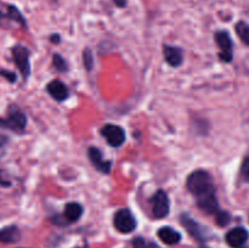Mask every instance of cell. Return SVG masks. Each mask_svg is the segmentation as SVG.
Listing matches in <instances>:
<instances>
[{"instance_id":"10","label":"cell","mask_w":249,"mask_h":248,"mask_svg":"<svg viewBox=\"0 0 249 248\" xmlns=\"http://www.w3.org/2000/svg\"><path fill=\"white\" fill-rule=\"evenodd\" d=\"M88 155H89L90 162L92 163L95 168H96L99 172L104 173V174H108L109 170L112 168V162L111 160H105L102 157L101 151L97 147H90L88 150Z\"/></svg>"},{"instance_id":"28","label":"cell","mask_w":249,"mask_h":248,"mask_svg":"<svg viewBox=\"0 0 249 248\" xmlns=\"http://www.w3.org/2000/svg\"><path fill=\"white\" fill-rule=\"evenodd\" d=\"M202 248H207V247H202Z\"/></svg>"},{"instance_id":"8","label":"cell","mask_w":249,"mask_h":248,"mask_svg":"<svg viewBox=\"0 0 249 248\" xmlns=\"http://www.w3.org/2000/svg\"><path fill=\"white\" fill-rule=\"evenodd\" d=\"M180 221L184 225V228L186 229L187 232L192 236L194 238H196L199 242H203L206 241V230L202 225H199L195 219H192L189 214H182L180 216Z\"/></svg>"},{"instance_id":"15","label":"cell","mask_w":249,"mask_h":248,"mask_svg":"<svg viewBox=\"0 0 249 248\" xmlns=\"http://www.w3.org/2000/svg\"><path fill=\"white\" fill-rule=\"evenodd\" d=\"M83 214V207L77 202H71L67 203L65 207V218L66 220L73 223V221L79 220V218Z\"/></svg>"},{"instance_id":"3","label":"cell","mask_w":249,"mask_h":248,"mask_svg":"<svg viewBox=\"0 0 249 248\" xmlns=\"http://www.w3.org/2000/svg\"><path fill=\"white\" fill-rule=\"evenodd\" d=\"M27 125V118L17 108H11L5 118H0V126L14 131H23Z\"/></svg>"},{"instance_id":"26","label":"cell","mask_w":249,"mask_h":248,"mask_svg":"<svg viewBox=\"0 0 249 248\" xmlns=\"http://www.w3.org/2000/svg\"><path fill=\"white\" fill-rule=\"evenodd\" d=\"M0 186H10V182L9 181H6V180H4L1 177V175H0Z\"/></svg>"},{"instance_id":"2","label":"cell","mask_w":249,"mask_h":248,"mask_svg":"<svg viewBox=\"0 0 249 248\" xmlns=\"http://www.w3.org/2000/svg\"><path fill=\"white\" fill-rule=\"evenodd\" d=\"M113 225L122 233H130L136 228V219L128 208L119 209L113 216Z\"/></svg>"},{"instance_id":"25","label":"cell","mask_w":249,"mask_h":248,"mask_svg":"<svg viewBox=\"0 0 249 248\" xmlns=\"http://www.w3.org/2000/svg\"><path fill=\"white\" fill-rule=\"evenodd\" d=\"M50 40L53 41V43H58V41H60V35H58V34H53V35L50 36Z\"/></svg>"},{"instance_id":"23","label":"cell","mask_w":249,"mask_h":248,"mask_svg":"<svg viewBox=\"0 0 249 248\" xmlns=\"http://www.w3.org/2000/svg\"><path fill=\"white\" fill-rule=\"evenodd\" d=\"M0 75H2L4 78H6L9 82L14 83L15 80H16V75H15V73L12 72H9V71H1L0 70Z\"/></svg>"},{"instance_id":"13","label":"cell","mask_w":249,"mask_h":248,"mask_svg":"<svg viewBox=\"0 0 249 248\" xmlns=\"http://www.w3.org/2000/svg\"><path fill=\"white\" fill-rule=\"evenodd\" d=\"M164 58L172 67H179L182 62V51L181 49L175 48V46L165 45L163 48Z\"/></svg>"},{"instance_id":"14","label":"cell","mask_w":249,"mask_h":248,"mask_svg":"<svg viewBox=\"0 0 249 248\" xmlns=\"http://www.w3.org/2000/svg\"><path fill=\"white\" fill-rule=\"evenodd\" d=\"M19 240V230L17 226L11 225L0 229V242L15 243Z\"/></svg>"},{"instance_id":"27","label":"cell","mask_w":249,"mask_h":248,"mask_svg":"<svg viewBox=\"0 0 249 248\" xmlns=\"http://www.w3.org/2000/svg\"><path fill=\"white\" fill-rule=\"evenodd\" d=\"M5 143V138H2V136H0V147H1L2 145Z\"/></svg>"},{"instance_id":"18","label":"cell","mask_w":249,"mask_h":248,"mask_svg":"<svg viewBox=\"0 0 249 248\" xmlns=\"http://www.w3.org/2000/svg\"><path fill=\"white\" fill-rule=\"evenodd\" d=\"M231 221V215L225 211H219L218 213L215 214V223L218 224L219 226L224 228V226L229 225V223Z\"/></svg>"},{"instance_id":"5","label":"cell","mask_w":249,"mask_h":248,"mask_svg":"<svg viewBox=\"0 0 249 248\" xmlns=\"http://www.w3.org/2000/svg\"><path fill=\"white\" fill-rule=\"evenodd\" d=\"M215 41L219 46V57L224 62H231L233 57V43L230 34L226 31H219L215 33Z\"/></svg>"},{"instance_id":"1","label":"cell","mask_w":249,"mask_h":248,"mask_svg":"<svg viewBox=\"0 0 249 248\" xmlns=\"http://www.w3.org/2000/svg\"><path fill=\"white\" fill-rule=\"evenodd\" d=\"M186 189L196 198L197 206L207 214H216L219 208L216 190L211 174L206 170H195L187 177Z\"/></svg>"},{"instance_id":"24","label":"cell","mask_w":249,"mask_h":248,"mask_svg":"<svg viewBox=\"0 0 249 248\" xmlns=\"http://www.w3.org/2000/svg\"><path fill=\"white\" fill-rule=\"evenodd\" d=\"M113 2L118 7H124L126 5V0H113Z\"/></svg>"},{"instance_id":"12","label":"cell","mask_w":249,"mask_h":248,"mask_svg":"<svg viewBox=\"0 0 249 248\" xmlns=\"http://www.w3.org/2000/svg\"><path fill=\"white\" fill-rule=\"evenodd\" d=\"M157 235L163 243L169 246L177 245V243H179L181 241V233L179 231L174 230L173 228H169V226H163V228H160L158 230Z\"/></svg>"},{"instance_id":"19","label":"cell","mask_w":249,"mask_h":248,"mask_svg":"<svg viewBox=\"0 0 249 248\" xmlns=\"http://www.w3.org/2000/svg\"><path fill=\"white\" fill-rule=\"evenodd\" d=\"M134 248H160V246L155 242H147L145 238L136 237L133 241Z\"/></svg>"},{"instance_id":"9","label":"cell","mask_w":249,"mask_h":248,"mask_svg":"<svg viewBox=\"0 0 249 248\" xmlns=\"http://www.w3.org/2000/svg\"><path fill=\"white\" fill-rule=\"evenodd\" d=\"M249 238L248 231L242 226L233 228L226 233L225 241L231 248H242Z\"/></svg>"},{"instance_id":"16","label":"cell","mask_w":249,"mask_h":248,"mask_svg":"<svg viewBox=\"0 0 249 248\" xmlns=\"http://www.w3.org/2000/svg\"><path fill=\"white\" fill-rule=\"evenodd\" d=\"M4 18L12 19V21L17 22V23L22 24L23 27L26 26V21H24V18H23V16L21 15V12H19L16 7L12 6V5H9V6H7L6 14H4L2 11H0V23H1V21Z\"/></svg>"},{"instance_id":"11","label":"cell","mask_w":249,"mask_h":248,"mask_svg":"<svg viewBox=\"0 0 249 248\" xmlns=\"http://www.w3.org/2000/svg\"><path fill=\"white\" fill-rule=\"evenodd\" d=\"M46 90L50 94V96L53 100H56V101L61 102L68 99V89L65 85V83H62L61 80L55 79L53 82H50L48 84V87H46Z\"/></svg>"},{"instance_id":"6","label":"cell","mask_w":249,"mask_h":248,"mask_svg":"<svg viewBox=\"0 0 249 248\" xmlns=\"http://www.w3.org/2000/svg\"><path fill=\"white\" fill-rule=\"evenodd\" d=\"M101 134L112 147H119L125 141V131L122 126L116 124H106L102 126Z\"/></svg>"},{"instance_id":"21","label":"cell","mask_w":249,"mask_h":248,"mask_svg":"<svg viewBox=\"0 0 249 248\" xmlns=\"http://www.w3.org/2000/svg\"><path fill=\"white\" fill-rule=\"evenodd\" d=\"M53 66H55V68L58 71V72H65V71L67 70L66 61L63 60L58 53H55V55H53Z\"/></svg>"},{"instance_id":"20","label":"cell","mask_w":249,"mask_h":248,"mask_svg":"<svg viewBox=\"0 0 249 248\" xmlns=\"http://www.w3.org/2000/svg\"><path fill=\"white\" fill-rule=\"evenodd\" d=\"M83 63H84V67L87 68V71H90L94 65V57H92V53L90 49H85L83 51Z\"/></svg>"},{"instance_id":"17","label":"cell","mask_w":249,"mask_h":248,"mask_svg":"<svg viewBox=\"0 0 249 248\" xmlns=\"http://www.w3.org/2000/svg\"><path fill=\"white\" fill-rule=\"evenodd\" d=\"M236 33L240 36L241 40L249 46V24L245 21H240L235 26Z\"/></svg>"},{"instance_id":"4","label":"cell","mask_w":249,"mask_h":248,"mask_svg":"<svg viewBox=\"0 0 249 248\" xmlns=\"http://www.w3.org/2000/svg\"><path fill=\"white\" fill-rule=\"evenodd\" d=\"M151 207H152V214L156 219H162L169 214L170 203L169 197L163 190H158L153 197L151 198Z\"/></svg>"},{"instance_id":"7","label":"cell","mask_w":249,"mask_h":248,"mask_svg":"<svg viewBox=\"0 0 249 248\" xmlns=\"http://www.w3.org/2000/svg\"><path fill=\"white\" fill-rule=\"evenodd\" d=\"M12 57H14L15 63L19 70L21 74L23 75L24 79L31 74V65H29V51L28 49L22 45H16L12 49Z\"/></svg>"},{"instance_id":"22","label":"cell","mask_w":249,"mask_h":248,"mask_svg":"<svg viewBox=\"0 0 249 248\" xmlns=\"http://www.w3.org/2000/svg\"><path fill=\"white\" fill-rule=\"evenodd\" d=\"M241 177L246 182H249V155L246 156L241 165Z\"/></svg>"}]
</instances>
